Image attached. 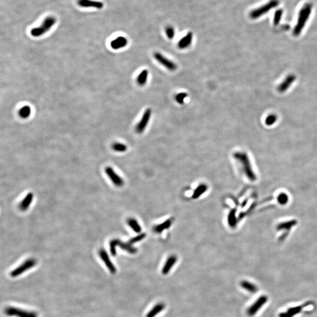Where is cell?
<instances>
[{"label": "cell", "instance_id": "6da1fadb", "mask_svg": "<svg viewBox=\"0 0 317 317\" xmlns=\"http://www.w3.org/2000/svg\"><path fill=\"white\" fill-rule=\"evenodd\" d=\"M312 8V5L311 3H306L300 9L298 14L297 23L293 31V34L295 36L297 37L301 33L303 28L309 19Z\"/></svg>", "mask_w": 317, "mask_h": 317}, {"label": "cell", "instance_id": "7a4b0ae2", "mask_svg": "<svg viewBox=\"0 0 317 317\" xmlns=\"http://www.w3.org/2000/svg\"><path fill=\"white\" fill-rule=\"evenodd\" d=\"M56 22V18L53 16H49L46 18L43 23L39 27L34 28L31 31V34L34 37H39L45 34L46 32L53 27Z\"/></svg>", "mask_w": 317, "mask_h": 317}, {"label": "cell", "instance_id": "3957f363", "mask_svg": "<svg viewBox=\"0 0 317 317\" xmlns=\"http://www.w3.org/2000/svg\"><path fill=\"white\" fill-rule=\"evenodd\" d=\"M279 5V0H270L268 3L258 8L251 11L250 16L252 19H257L268 13L271 9L276 7Z\"/></svg>", "mask_w": 317, "mask_h": 317}, {"label": "cell", "instance_id": "277c9868", "mask_svg": "<svg viewBox=\"0 0 317 317\" xmlns=\"http://www.w3.org/2000/svg\"><path fill=\"white\" fill-rule=\"evenodd\" d=\"M5 314L8 317H38V314L35 312L28 311L13 307H7L5 310Z\"/></svg>", "mask_w": 317, "mask_h": 317}, {"label": "cell", "instance_id": "5b68a950", "mask_svg": "<svg viewBox=\"0 0 317 317\" xmlns=\"http://www.w3.org/2000/svg\"><path fill=\"white\" fill-rule=\"evenodd\" d=\"M37 264L36 260L34 258H30L27 260L23 264H21L17 268H16L14 270H13L10 273V275L12 277H16L20 275L24 272L27 271L28 270L34 267Z\"/></svg>", "mask_w": 317, "mask_h": 317}, {"label": "cell", "instance_id": "8992f818", "mask_svg": "<svg viewBox=\"0 0 317 317\" xmlns=\"http://www.w3.org/2000/svg\"><path fill=\"white\" fill-rule=\"evenodd\" d=\"M153 57L159 64L165 67L167 69L170 71H174L177 69V65L172 60L165 56L162 53L158 52L154 53Z\"/></svg>", "mask_w": 317, "mask_h": 317}, {"label": "cell", "instance_id": "52a82bcc", "mask_svg": "<svg viewBox=\"0 0 317 317\" xmlns=\"http://www.w3.org/2000/svg\"><path fill=\"white\" fill-rule=\"evenodd\" d=\"M151 113L152 111L150 108H148L145 110L140 120L138 122L135 128L136 132L137 133H142L145 130L150 122Z\"/></svg>", "mask_w": 317, "mask_h": 317}, {"label": "cell", "instance_id": "ba28073f", "mask_svg": "<svg viewBox=\"0 0 317 317\" xmlns=\"http://www.w3.org/2000/svg\"><path fill=\"white\" fill-rule=\"evenodd\" d=\"M105 172L115 186L119 188L123 186L124 184L123 180L118 174L115 173L112 167H107L105 169Z\"/></svg>", "mask_w": 317, "mask_h": 317}, {"label": "cell", "instance_id": "9c48e42d", "mask_svg": "<svg viewBox=\"0 0 317 317\" xmlns=\"http://www.w3.org/2000/svg\"><path fill=\"white\" fill-rule=\"evenodd\" d=\"M78 4L81 7L93 8L97 9H102L104 6V4L102 2L94 0H78Z\"/></svg>", "mask_w": 317, "mask_h": 317}, {"label": "cell", "instance_id": "30bf717a", "mask_svg": "<svg viewBox=\"0 0 317 317\" xmlns=\"http://www.w3.org/2000/svg\"><path fill=\"white\" fill-rule=\"evenodd\" d=\"M99 256L102 261L105 263L106 266L112 274H115L116 272V269L113 263L111 262L108 254L105 250L101 249L99 251Z\"/></svg>", "mask_w": 317, "mask_h": 317}, {"label": "cell", "instance_id": "8fae6325", "mask_svg": "<svg viewBox=\"0 0 317 317\" xmlns=\"http://www.w3.org/2000/svg\"><path fill=\"white\" fill-rule=\"evenodd\" d=\"M193 38V34L191 32H189L186 35L181 38L177 44V46L180 49H184L191 46Z\"/></svg>", "mask_w": 317, "mask_h": 317}, {"label": "cell", "instance_id": "7c38bea8", "mask_svg": "<svg viewBox=\"0 0 317 317\" xmlns=\"http://www.w3.org/2000/svg\"><path fill=\"white\" fill-rule=\"evenodd\" d=\"M128 39L124 37H119L113 39L111 42V46L113 49L117 50L125 47L128 45Z\"/></svg>", "mask_w": 317, "mask_h": 317}, {"label": "cell", "instance_id": "4fadbf2b", "mask_svg": "<svg viewBox=\"0 0 317 317\" xmlns=\"http://www.w3.org/2000/svg\"><path fill=\"white\" fill-rule=\"evenodd\" d=\"M266 301H267L266 297H263L260 298L259 299V300H258L257 301L255 302L248 310L247 311L248 314L250 316L254 315L257 312V311L260 308V307L264 304L265 302H266Z\"/></svg>", "mask_w": 317, "mask_h": 317}, {"label": "cell", "instance_id": "5bb4252c", "mask_svg": "<svg viewBox=\"0 0 317 317\" xmlns=\"http://www.w3.org/2000/svg\"><path fill=\"white\" fill-rule=\"evenodd\" d=\"M33 198H34V195L32 193H29L28 194H27V196L25 197V198L23 199L22 202L19 205L20 209L21 211H26L30 206L32 202Z\"/></svg>", "mask_w": 317, "mask_h": 317}, {"label": "cell", "instance_id": "9a60e30c", "mask_svg": "<svg viewBox=\"0 0 317 317\" xmlns=\"http://www.w3.org/2000/svg\"><path fill=\"white\" fill-rule=\"evenodd\" d=\"M177 261V257L176 256H171L169 257L166 261V263L164 265L163 269H162V273L165 275L169 273L170 271L171 268L173 267L174 265Z\"/></svg>", "mask_w": 317, "mask_h": 317}, {"label": "cell", "instance_id": "2e32d148", "mask_svg": "<svg viewBox=\"0 0 317 317\" xmlns=\"http://www.w3.org/2000/svg\"><path fill=\"white\" fill-rule=\"evenodd\" d=\"M119 246V247L130 254H135L137 252V249L132 246L129 242H121L119 240L117 239V246Z\"/></svg>", "mask_w": 317, "mask_h": 317}, {"label": "cell", "instance_id": "e0dca14e", "mask_svg": "<svg viewBox=\"0 0 317 317\" xmlns=\"http://www.w3.org/2000/svg\"><path fill=\"white\" fill-rule=\"evenodd\" d=\"M172 220L168 219L160 224H158L153 228V231L157 233H161L163 230L169 228L172 225Z\"/></svg>", "mask_w": 317, "mask_h": 317}, {"label": "cell", "instance_id": "ac0fdd59", "mask_svg": "<svg viewBox=\"0 0 317 317\" xmlns=\"http://www.w3.org/2000/svg\"><path fill=\"white\" fill-rule=\"evenodd\" d=\"M149 76V72L147 69H144L137 76V83L140 86H144L147 83Z\"/></svg>", "mask_w": 317, "mask_h": 317}, {"label": "cell", "instance_id": "d6986e66", "mask_svg": "<svg viewBox=\"0 0 317 317\" xmlns=\"http://www.w3.org/2000/svg\"><path fill=\"white\" fill-rule=\"evenodd\" d=\"M165 305L163 303H158L146 315V317H155L164 310Z\"/></svg>", "mask_w": 317, "mask_h": 317}, {"label": "cell", "instance_id": "ffe728a7", "mask_svg": "<svg viewBox=\"0 0 317 317\" xmlns=\"http://www.w3.org/2000/svg\"><path fill=\"white\" fill-rule=\"evenodd\" d=\"M295 80V77L294 76L290 75L287 77L286 80L281 83L279 86V90L281 92H283L287 89L289 86L292 84Z\"/></svg>", "mask_w": 317, "mask_h": 317}, {"label": "cell", "instance_id": "44dd1931", "mask_svg": "<svg viewBox=\"0 0 317 317\" xmlns=\"http://www.w3.org/2000/svg\"><path fill=\"white\" fill-rule=\"evenodd\" d=\"M207 186L206 184H200L194 191L193 195H192V198L193 199H198L199 197L201 196L203 193H204L207 191Z\"/></svg>", "mask_w": 317, "mask_h": 317}, {"label": "cell", "instance_id": "7402d4cb", "mask_svg": "<svg viewBox=\"0 0 317 317\" xmlns=\"http://www.w3.org/2000/svg\"><path fill=\"white\" fill-rule=\"evenodd\" d=\"M127 223L130 228L137 233H139L142 231V228L139 224L137 221L133 218H129L127 220Z\"/></svg>", "mask_w": 317, "mask_h": 317}, {"label": "cell", "instance_id": "603a6c76", "mask_svg": "<svg viewBox=\"0 0 317 317\" xmlns=\"http://www.w3.org/2000/svg\"><path fill=\"white\" fill-rule=\"evenodd\" d=\"M19 115L23 119H26L30 117L31 113V109L29 106H24L19 111Z\"/></svg>", "mask_w": 317, "mask_h": 317}, {"label": "cell", "instance_id": "cb8c5ba5", "mask_svg": "<svg viewBox=\"0 0 317 317\" xmlns=\"http://www.w3.org/2000/svg\"><path fill=\"white\" fill-rule=\"evenodd\" d=\"M241 286L243 288L246 289V290L249 291L250 292L253 293V292H255L257 290L256 287L248 281H242L241 282Z\"/></svg>", "mask_w": 317, "mask_h": 317}, {"label": "cell", "instance_id": "d4e9b609", "mask_svg": "<svg viewBox=\"0 0 317 317\" xmlns=\"http://www.w3.org/2000/svg\"><path fill=\"white\" fill-rule=\"evenodd\" d=\"M112 148L115 151L124 152L127 151V146L125 144L121 143H114L112 145Z\"/></svg>", "mask_w": 317, "mask_h": 317}, {"label": "cell", "instance_id": "484cf974", "mask_svg": "<svg viewBox=\"0 0 317 317\" xmlns=\"http://www.w3.org/2000/svg\"><path fill=\"white\" fill-rule=\"evenodd\" d=\"M187 97H188V94L186 92H180L179 93H177L176 95L175 99L178 104L182 105L184 104V100Z\"/></svg>", "mask_w": 317, "mask_h": 317}, {"label": "cell", "instance_id": "4316f807", "mask_svg": "<svg viewBox=\"0 0 317 317\" xmlns=\"http://www.w3.org/2000/svg\"><path fill=\"white\" fill-rule=\"evenodd\" d=\"M282 14H283V11L282 9H279V10L276 11V12L274 14V20H273V21H274L273 23L275 25H277L279 24Z\"/></svg>", "mask_w": 317, "mask_h": 317}, {"label": "cell", "instance_id": "83f0119b", "mask_svg": "<svg viewBox=\"0 0 317 317\" xmlns=\"http://www.w3.org/2000/svg\"><path fill=\"white\" fill-rule=\"evenodd\" d=\"M165 32H166V36L169 39H172L174 37V36H175V30H174V28L173 27H172V26H167L166 28Z\"/></svg>", "mask_w": 317, "mask_h": 317}, {"label": "cell", "instance_id": "f1b7e54d", "mask_svg": "<svg viewBox=\"0 0 317 317\" xmlns=\"http://www.w3.org/2000/svg\"><path fill=\"white\" fill-rule=\"evenodd\" d=\"M235 212L234 210L230 211L228 217V222L230 226L234 227L235 225Z\"/></svg>", "mask_w": 317, "mask_h": 317}, {"label": "cell", "instance_id": "f546056e", "mask_svg": "<svg viewBox=\"0 0 317 317\" xmlns=\"http://www.w3.org/2000/svg\"><path fill=\"white\" fill-rule=\"evenodd\" d=\"M145 237H146V234H144V233H141V234H139L137 236H135V237H133L132 239H131L129 240V243L130 244L132 245V244H135L136 242H137L142 240L143 239L145 238Z\"/></svg>", "mask_w": 317, "mask_h": 317}, {"label": "cell", "instance_id": "4dcf8cb0", "mask_svg": "<svg viewBox=\"0 0 317 317\" xmlns=\"http://www.w3.org/2000/svg\"><path fill=\"white\" fill-rule=\"evenodd\" d=\"M117 246V239H113L110 242V251L111 253L113 256H115L116 254V247Z\"/></svg>", "mask_w": 317, "mask_h": 317}, {"label": "cell", "instance_id": "1f68e13d", "mask_svg": "<svg viewBox=\"0 0 317 317\" xmlns=\"http://www.w3.org/2000/svg\"><path fill=\"white\" fill-rule=\"evenodd\" d=\"M277 121V116L275 115H270L267 116L265 119V123L267 125H271Z\"/></svg>", "mask_w": 317, "mask_h": 317}]
</instances>
